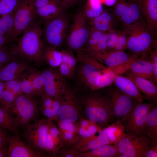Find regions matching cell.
Returning a JSON list of instances; mask_svg holds the SVG:
<instances>
[{
    "mask_svg": "<svg viewBox=\"0 0 157 157\" xmlns=\"http://www.w3.org/2000/svg\"><path fill=\"white\" fill-rule=\"evenodd\" d=\"M83 11L79 10L75 15L66 38L67 46L72 51L77 52L85 46L89 35L90 28L86 23Z\"/></svg>",
    "mask_w": 157,
    "mask_h": 157,
    "instance_id": "cell-9",
    "label": "cell"
},
{
    "mask_svg": "<svg viewBox=\"0 0 157 157\" xmlns=\"http://www.w3.org/2000/svg\"><path fill=\"white\" fill-rule=\"evenodd\" d=\"M108 89L113 122L122 124L130 114L135 104L138 101L115 86H109Z\"/></svg>",
    "mask_w": 157,
    "mask_h": 157,
    "instance_id": "cell-8",
    "label": "cell"
},
{
    "mask_svg": "<svg viewBox=\"0 0 157 157\" xmlns=\"http://www.w3.org/2000/svg\"><path fill=\"white\" fill-rule=\"evenodd\" d=\"M8 157H45L26 144L21 140L18 134L8 136Z\"/></svg>",
    "mask_w": 157,
    "mask_h": 157,
    "instance_id": "cell-16",
    "label": "cell"
},
{
    "mask_svg": "<svg viewBox=\"0 0 157 157\" xmlns=\"http://www.w3.org/2000/svg\"><path fill=\"white\" fill-rule=\"evenodd\" d=\"M17 96L9 90L4 89L1 95L0 106L4 108L8 107L14 102Z\"/></svg>",
    "mask_w": 157,
    "mask_h": 157,
    "instance_id": "cell-43",
    "label": "cell"
},
{
    "mask_svg": "<svg viewBox=\"0 0 157 157\" xmlns=\"http://www.w3.org/2000/svg\"><path fill=\"white\" fill-rule=\"evenodd\" d=\"M14 11L7 14L0 15V34L16 40L13 37L14 26Z\"/></svg>",
    "mask_w": 157,
    "mask_h": 157,
    "instance_id": "cell-31",
    "label": "cell"
},
{
    "mask_svg": "<svg viewBox=\"0 0 157 157\" xmlns=\"http://www.w3.org/2000/svg\"><path fill=\"white\" fill-rule=\"evenodd\" d=\"M120 154L114 144H104L81 153L82 157H118Z\"/></svg>",
    "mask_w": 157,
    "mask_h": 157,
    "instance_id": "cell-26",
    "label": "cell"
},
{
    "mask_svg": "<svg viewBox=\"0 0 157 157\" xmlns=\"http://www.w3.org/2000/svg\"><path fill=\"white\" fill-rule=\"evenodd\" d=\"M106 51V32H105L100 39L94 50L87 54H90L95 53H103Z\"/></svg>",
    "mask_w": 157,
    "mask_h": 157,
    "instance_id": "cell-48",
    "label": "cell"
},
{
    "mask_svg": "<svg viewBox=\"0 0 157 157\" xmlns=\"http://www.w3.org/2000/svg\"><path fill=\"white\" fill-rule=\"evenodd\" d=\"M117 0H102L106 5L108 6H112L115 4Z\"/></svg>",
    "mask_w": 157,
    "mask_h": 157,
    "instance_id": "cell-57",
    "label": "cell"
},
{
    "mask_svg": "<svg viewBox=\"0 0 157 157\" xmlns=\"http://www.w3.org/2000/svg\"><path fill=\"white\" fill-rule=\"evenodd\" d=\"M56 68L51 67L41 71L45 93L53 98L62 96L70 87L67 79Z\"/></svg>",
    "mask_w": 157,
    "mask_h": 157,
    "instance_id": "cell-14",
    "label": "cell"
},
{
    "mask_svg": "<svg viewBox=\"0 0 157 157\" xmlns=\"http://www.w3.org/2000/svg\"><path fill=\"white\" fill-rule=\"evenodd\" d=\"M126 76L133 81L142 94L152 101L157 102V87L153 82L130 72L127 73Z\"/></svg>",
    "mask_w": 157,
    "mask_h": 157,
    "instance_id": "cell-21",
    "label": "cell"
},
{
    "mask_svg": "<svg viewBox=\"0 0 157 157\" xmlns=\"http://www.w3.org/2000/svg\"><path fill=\"white\" fill-rule=\"evenodd\" d=\"M33 97L23 93L18 95L14 102L6 108L18 129L24 128L37 116L38 104Z\"/></svg>",
    "mask_w": 157,
    "mask_h": 157,
    "instance_id": "cell-4",
    "label": "cell"
},
{
    "mask_svg": "<svg viewBox=\"0 0 157 157\" xmlns=\"http://www.w3.org/2000/svg\"><path fill=\"white\" fill-rule=\"evenodd\" d=\"M29 69L23 73L18 78L20 81L21 90L23 93L26 95L32 97L37 96L32 80L29 74Z\"/></svg>",
    "mask_w": 157,
    "mask_h": 157,
    "instance_id": "cell-35",
    "label": "cell"
},
{
    "mask_svg": "<svg viewBox=\"0 0 157 157\" xmlns=\"http://www.w3.org/2000/svg\"><path fill=\"white\" fill-rule=\"evenodd\" d=\"M139 4L147 25L154 33L157 29V0H142Z\"/></svg>",
    "mask_w": 157,
    "mask_h": 157,
    "instance_id": "cell-22",
    "label": "cell"
},
{
    "mask_svg": "<svg viewBox=\"0 0 157 157\" xmlns=\"http://www.w3.org/2000/svg\"><path fill=\"white\" fill-rule=\"evenodd\" d=\"M77 61L73 87L80 93L92 92L111 86L115 73L96 59L80 50L77 51Z\"/></svg>",
    "mask_w": 157,
    "mask_h": 157,
    "instance_id": "cell-1",
    "label": "cell"
},
{
    "mask_svg": "<svg viewBox=\"0 0 157 157\" xmlns=\"http://www.w3.org/2000/svg\"><path fill=\"white\" fill-rule=\"evenodd\" d=\"M25 60L17 58L0 68V80L3 82L18 78L32 67Z\"/></svg>",
    "mask_w": 157,
    "mask_h": 157,
    "instance_id": "cell-17",
    "label": "cell"
},
{
    "mask_svg": "<svg viewBox=\"0 0 157 157\" xmlns=\"http://www.w3.org/2000/svg\"><path fill=\"white\" fill-rule=\"evenodd\" d=\"M92 28L101 31L106 32L112 29L113 19L112 15L104 11L99 15L91 19Z\"/></svg>",
    "mask_w": 157,
    "mask_h": 157,
    "instance_id": "cell-28",
    "label": "cell"
},
{
    "mask_svg": "<svg viewBox=\"0 0 157 157\" xmlns=\"http://www.w3.org/2000/svg\"><path fill=\"white\" fill-rule=\"evenodd\" d=\"M114 83L115 86L119 89L138 101H143L144 100L152 101L150 98L142 94L133 81L127 77L120 76L115 73Z\"/></svg>",
    "mask_w": 157,
    "mask_h": 157,
    "instance_id": "cell-20",
    "label": "cell"
},
{
    "mask_svg": "<svg viewBox=\"0 0 157 157\" xmlns=\"http://www.w3.org/2000/svg\"><path fill=\"white\" fill-rule=\"evenodd\" d=\"M137 0L139 2V3H140L142 0Z\"/></svg>",
    "mask_w": 157,
    "mask_h": 157,
    "instance_id": "cell-59",
    "label": "cell"
},
{
    "mask_svg": "<svg viewBox=\"0 0 157 157\" xmlns=\"http://www.w3.org/2000/svg\"><path fill=\"white\" fill-rule=\"evenodd\" d=\"M127 4L119 20L124 25L133 24L140 19L142 13L137 0H127Z\"/></svg>",
    "mask_w": 157,
    "mask_h": 157,
    "instance_id": "cell-24",
    "label": "cell"
},
{
    "mask_svg": "<svg viewBox=\"0 0 157 157\" xmlns=\"http://www.w3.org/2000/svg\"><path fill=\"white\" fill-rule=\"evenodd\" d=\"M125 65V67L133 74L153 82L152 64L145 55L140 58H137L136 55Z\"/></svg>",
    "mask_w": 157,
    "mask_h": 157,
    "instance_id": "cell-18",
    "label": "cell"
},
{
    "mask_svg": "<svg viewBox=\"0 0 157 157\" xmlns=\"http://www.w3.org/2000/svg\"><path fill=\"white\" fill-rule=\"evenodd\" d=\"M65 8L57 3L36 9V19L43 25L65 12Z\"/></svg>",
    "mask_w": 157,
    "mask_h": 157,
    "instance_id": "cell-23",
    "label": "cell"
},
{
    "mask_svg": "<svg viewBox=\"0 0 157 157\" xmlns=\"http://www.w3.org/2000/svg\"><path fill=\"white\" fill-rule=\"evenodd\" d=\"M125 26L127 35V48L135 54L144 52L150 48L154 41V33L143 20Z\"/></svg>",
    "mask_w": 157,
    "mask_h": 157,
    "instance_id": "cell-5",
    "label": "cell"
},
{
    "mask_svg": "<svg viewBox=\"0 0 157 157\" xmlns=\"http://www.w3.org/2000/svg\"><path fill=\"white\" fill-rule=\"evenodd\" d=\"M42 24L36 19L24 31L22 35L8 49L14 56L31 62L38 66L45 63L44 44L42 38Z\"/></svg>",
    "mask_w": 157,
    "mask_h": 157,
    "instance_id": "cell-2",
    "label": "cell"
},
{
    "mask_svg": "<svg viewBox=\"0 0 157 157\" xmlns=\"http://www.w3.org/2000/svg\"><path fill=\"white\" fill-rule=\"evenodd\" d=\"M20 0H0V15L7 14L13 12Z\"/></svg>",
    "mask_w": 157,
    "mask_h": 157,
    "instance_id": "cell-39",
    "label": "cell"
},
{
    "mask_svg": "<svg viewBox=\"0 0 157 157\" xmlns=\"http://www.w3.org/2000/svg\"><path fill=\"white\" fill-rule=\"evenodd\" d=\"M88 54L111 70L126 64L136 55L130 56L124 51H106Z\"/></svg>",
    "mask_w": 157,
    "mask_h": 157,
    "instance_id": "cell-15",
    "label": "cell"
},
{
    "mask_svg": "<svg viewBox=\"0 0 157 157\" xmlns=\"http://www.w3.org/2000/svg\"><path fill=\"white\" fill-rule=\"evenodd\" d=\"M61 51L62 54L61 63L69 68L74 74L77 61L72 51L68 49H63Z\"/></svg>",
    "mask_w": 157,
    "mask_h": 157,
    "instance_id": "cell-37",
    "label": "cell"
},
{
    "mask_svg": "<svg viewBox=\"0 0 157 157\" xmlns=\"http://www.w3.org/2000/svg\"><path fill=\"white\" fill-rule=\"evenodd\" d=\"M152 143L145 135L134 136L125 134L115 144L119 153L127 157H145Z\"/></svg>",
    "mask_w": 157,
    "mask_h": 157,
    "instance_id": "cell-13",
    "label": "cell"
},
{
    "mask_svg": "<svg viewBox=\"0 0 157 157\" xmlns=\"http://www.w3.org/2000/svg\"><path fill=\"white\" fill-rule=\"evenodd\" d=\"M4 89L9 90L17 95L23 93L18 78L4 82Z\"/></svg>",
    "mask_w": 157,
    "mask_h": 157,
    "instance_id": "cell-44",
    "label": "cell"
},
{
    "mask_svg": "<svg viewBox=\"0 0 157 157\" xmlns=\"http://www.w3.org/2000/svg\"><path fill=\"white\" fill-rule=\"evenodd\" d=\"M43 56L45 63L51 67H58L62 63V54L61 50L44 45Z\"/></svg>",
    "mask_w": 157,
    "mask_h": 157,
    "instance_id": "cell-30",
    "label": "cell"
},
{
    "mask_svg": "<svg viewBox=\"0 0 157 157\" xmlns=\"http://www.w3.org/2000/svg\"><path fill=\"white\" fill-rule=\"evenodd\" d=\"M40 104L41 109L52 108L53 103L54 99L46 93L42 94L41 96Z\"/></svg>",
    "mask_w": 157,
    "mask_h": 157,
    "instance_id": "cell-50",
    "label": "cell"
},
{
    "mask_svg": "<svg viewBox=\"0 0 157 157\" xmlns=\"http://www.w3.org/2000/svg\"><path fill=\"white\" fill-rule=\"evenodd\" d=\"M90 32L86 43L82 50L87 53L93 51L95 49L104 32L90 28Z\"/></svg>",
    "mask_w": 157,
    "mask_h": 157,
    "instance_id": "cell-36",
    "label": "cell"
},
{
    "mask_svg": "<svg viewBox=\"0 0 157 157\" xmlns=\"http://www.w3.org/2000/svg\"><path fill=\"white\" fill-rule=\"evenodd\" d=\"M53 121L51 120L48 119V132L52 136L56 144L60 149L62 145L60 131L58 127L54 124Z\"/></svg>",
    "mask_w": 157,
    "mask_h": 157,
    "instance_id": "cell-41",
    "label": "cell"
},
{
    "mask_svg": "<svg viewBox=\"0 0 157 157\" xmlns=\"http://www.w3.org/2000/svg\"><path fill=\"white\" fill-rule=\"evenodd\" d=\"M55 3L57 2L54 0H34V5L36 9Z\"/></svg>",
    "mask_w": 157,
    "mask_h": 157,
    "instance_id": "cell-54",
    "label": "cell"
},
{
    "mask_svg": "<svg viewBox=\"0 0 157 157\" xmlns=\"http://www.w3.org/2000/svg\"><path fill=\"white\" fill-rule=\"evenodd\" d=\"M143 135L149 138L154 143H157V105L156 103L149 112L143 130Z\"/></svg>",
    "mask_w": 157,
    "mask_h": 157,
    "instance_id": "cell-25",
    "label": "cell"
},
{
    "mask_svg": "<svg viewBox=\"0 0 157 157\" xmlns=\"http://www.w3.org/2000/svg\"><path fill=\"white\" fill-rule=\"evenodd\" d=\"M108 87L91 92H79L84 105L85 116L103 128L114 122Z\"/></svg>",
    "mask_w": 157,
    "mask_h": 157,
    "instance_id": "cell-3",
    "label": "cell"
},
{
    "mask_svg": "<svg viewBox=\"0 0 157 157\" xmlns=\"http://www.w3.org/2000/svg\"><path fill=\"white\" fill-rule=\"evenodd\" d=\"M84 116V105L81 94L74 87L70 86L61 97L57 120L76 123Z\"/></svg>",
    "mask_w": 157,
    "mask_h": 157,
    "instance_id": "cell-6",
    "label": "cell"
},
{
    "mask_svg": "<svg viewBox=\"0 0 157 157\" xmlns=\"http://www.w3.org/2000/svg\"><path fill=\"white\" fill-rule=\"evenodd\" d=\"M14 12L13 37L17 40L19 36L36 19L34 0H20Z\"/></svg>",
    "mask_w": 157,
    "mask_h": 157,
    "instance_id": "cell-12",
    "label": "cell"
},
{
    "mask_svg": "<svg viewBox=\"0 0 157 157\" xmlns=\"http://www.w3.org/2000/svg\"><path fill=\"white\" fill-rule=\"evenodd\" d=\"M103 130L111 144H116L125 134L122 124L118 122L112 123Z\"/></svg>",
    "mask_w": 157,
    "mask_h": 157,
    "instance_id": "cell-29",
    "label": "cell"
},
{
    "mask_svg": "<svg viewBox=\"0 0 157 157\" xmlns=\"http://www.w3.org/2000/svg\"><path fill=\"white\" fill-rule=\"evenodd\" d=\"M156 103L138 101L135 104L130 114L122 123L126 134L134 136L143 135V128L147 116Z\"/></svg>",
    "mask_w": 157,
    "mask_h": 157,
    "instance_id": "cell-10",
    "label": "cell"
},
{
    "mask_svg": "<svg viewBox=\"0 0 157 157\" xmlns=\"http://www.w3.org/2000/svg\"><path fill=\"white\" fill-rule=\"evenodd\" d=\"M17 58L11 54L8 48L0 47V68Z\"/></svg>",
    "mask_w": 157,
    "mask_h": 157,
    "instance_id": "cell-45",
    "label": "cell"
},
{
    "mask_svg": "<svg viewBox=\"0 0 157 157\" xmlns=\"http://www.w3.org/2000/svg\"><path fill=\"white\" fill-rule=\"evenodd\" d=\"M120 31L112 28L106 32L107 51H113Z\"/></svg>",
    "mask_w": 157,
    "mask_h": 157,
    "instance_id": "cell-40",
    "label": "cell"
},
{
    "mask_svg": "<svg viewBox=\"0 0 157 157\" xmlns=\"http://www.w3.org/2000/svg\"><path fill=\"white\" fill-rule=\"evenodd\" d=\"M17 40L10 37L0 34V47L8 48L11 44L15 42Z\"/></svg>",
    "mask_w": 157,
    "mask_h": 157,
    "instance_id": "cell-51",
    "label": "cell"
},
{
    "mask_svg": "<svg viewBox=\"0 0 157 157\" xmlns=\"http://www.w3.org/2000/svg\"><path fill=\"white\" fill-rule=\"evenodd\" d=\"M149 50L150 53V59L152 64L153 68V77L154 82H157V49H155L152 51L150 48Z\"/></svg>",
    "mask_w": 157,
    "mask_h": 157,
    "instance_id": "cell-49",
    "label": "cell"
},
{
    "mask_svg": "<svg viewBox=\"0 0 157 157\" xmlns=\"http://www.w3.org/2000/svg\"><path fill=\"white\" fill-rule=\"evenodd\" d=\"M6 145L0 146V157L8 156V148L6 147Z\"/></svg>",
    "mask_w": 157,
    "mask_h": 157,
    "instance_id": "cell-56",
    "label": "cell"
},
{
    "mask_svg": "<svg viewBox=\"0 0 157 157\" xmlns=\"http://www.w3.org/2000/svg\"><path fill=\"white\" fill-rule=\"evenodd\" d=\"M69 26V18L65 12L47 23L42 28L44 44L58 50L65 40Z\"/></svg>",
    "mask_w": 157,
    "mask_h": 157,
    "instance_id": "cell-7",
    "label": "cell"
},
{
    "mask_svg": "<svg viewBox=\"0 0 157 157\" xmlns=\"http://www.w3.org/2000/svg\"><path fill=\"white\" fill-rule=\"evenodd\" d=\"M107 144H111L102 128L90 137L78 138L74 146L82 153Z\"/></svg>",
    "mask_w": 157,
    "mask_h": 157,
    "instance_id": "cell-19",
    "label": "cell"
},
{
    "mask_svg": "<svg viewBox=\"0 0 157 157\" xmlns=\"http://www.w3.org/2000/svg\"><path fill=\"white\" fill-rule=\"evenodd\" d=\"M57 157H82V155L74 146L63 145L58 151Z\"/></svg>",
    "mask_w": 157,
    "mask_h": 157,
    "instance_id": "cell-38",
    "label": "cell"
},
{
    "mask_svg": "<svg viewBox=\"0 0 157 157\" xmlns=\"http://www.w3.org/2000/svg\"><path fill=\"white\" fill-rule=\"evenodd\" d=\"M4 87V82L0 80V104L1 100V95L3 90Z\"/></svg>",
    "mask_w": 157,
    "mask_h": 157,
    "instance_id": "cell-58",
    "label": "cell"
},
{
    "mask_svg": "<svg viewBox=\"0 0 157 157\" xmlns=\"http://www.w3.org/2000/svg\"><path fill=\"white\" fill-rule=\"evenodd\" d=\"M45 149L48 157H57L59 149L56 144L49 132L46 140Z\"/></svg>",
    "mask_w": 157,
    "mask_h": 157,
    "instance_id": "cell-42",
    "label": "cell"
},
{
    "mask_svg": "<svg viewBox=\"0 0 157 157\" xmlns=\"http://www.w3.org/2000/svg\"><path fill=\"white\" fill-rule=\"evenodd\" d=\"M157 157V143H152L145 157Z\"/></svg>",
    "mask_w": 157,
    "mask_h": 157,
    "instance_id": "cell-55",
    "label": "cell"
},
{
    "mask_svg": "<svg viewBox=\"0 0 157 157\" xmlns=\"http://www.w3.org/2000/svg\"><path fill=\"white\" fill-rule=\"evenodd\" d=\"M30 76L32 80L36 96H41L45 94L44 80L41 72L32 67L29 70Z\"/></svg>",
    "mask_w": 157,
    "mask_h": 157,
    "instance_id": "cell-33",
    "label": "cell"
},
{
    "mask_svg": "<svg viewBox=\"0 0 157 157\" xmlns=\"http://www.w3.org/2000/svg\"><path fill=\"white\" fill-rule=\"evenodd\" d=\"M0 126L14 134H18V129L8 110L0 106Z\"/></svg>",
    "mask_w": 157,
    "mask_h": 157,
    "instance_id": "cell-34",
    "label": "cell"
},
{
    "mask_svg": "<svg viewBox=\"0 0 157 157\" xmlns=\"http://www.w3.org/2000/svg\"><path fill=\"white\" fill-rule=\"evenodd\" d=\"M102 2V0H88L83 10L86 18L91 19L103 13Z\"/></svg>",
    "mask_w": 157,
    "mask_h": 157,
    "instance_id": "cell-32",
    "label": "cell"
},
{
    "mask_svg": "<svg viewBox=\"0 0 157 157\" xmlns=\"http://www.w3.org/2000/svg\"><path fill=\"white\" fill-rule=\"evenodd\" d=\"M65 8H69L76 5L79 0H54Z\"/></svg>",
    "mask_w": 157,
    "mask_h": 157,
    "instance_id": "cell-52",
    "label": "cell"
},
{
    "mask_svg": "<svg viewBox=\"0 0 157 157\" xmlns=\"http://www.w3.org/2000/svg\"><path fill=\"white\" fill-rule=\"evenodd\" d=\"M5 128L0 126V146L6 145L8 143V135Z\"/></svg>",
    "mask_w": 157,
    "mask_h": 157,
    "instance_id": "cell-53",
    "label": "cell"
},
{
    "mask_svg": "<svg viewBox=\"0 0 157 157\" xmlns=\"http://www.w3.org/2000/svg\"><path fill=\"white\" fill-rule=\"evenodd\" d=\"M24 129L23 134L27 144L35 151L48 157L45 146L48 133V119L43 118Z\"/></svg>",
    "mask_w": 157,
    "mask_h": 157,
    "instance_id": "cell-11",
    "label": "cell"
},
{
    "mask_svg": "<svg viewBox=\"0 0 157 157\" xmlns=\"http://www.w3.org/2000/svg\"><path fill=\"white\" fill-rule=\"evenodd\" d=\"M58 127L60 132H69L77 133L76 123L58 121Z\"/></svg>",
    "mask_w": 157,
    "mask_h": 157,
    "instance_id": "cell-47",
    "label": "cell"
},
{
    "mask_svg": "<svg viewBox=\"0 0 157 157\" xmlns=\"http://www.w3.org/2000/svg\"><path fill=\"white\" fill-rule=\"evenodd\" d=\"M76 124L78 138L90 137L103 128L84 117L81 118Z\"/></svg>",
    "mask_w": 157,
    "mask_h": 157,
    "instance_id": "cell-27",
    "label": "cell"
},
{
    "mask_svg": "<svg viewBox=\"0 0 157 157\" xmlns=\"http://www.w3.org/2000/svg\"><path fill=\"white\" fill-rule=\"evenodd\" d=\"M128 36L124 30L121 31L113 51H124L127 48Z\"/></svg>",
    "mask_w": 157,
    "mask_h": 157,
    "instance_id": "cell-46",
    "label": "cell"
}]
</instances>
